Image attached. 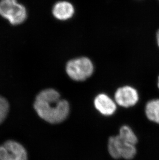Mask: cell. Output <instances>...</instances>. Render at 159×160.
I'll list each match as a JSON object with an SVG mask.
<instances>
[{
  "mask_svg": "<svg viewBox=\"0 0 159 160\" xmlns=\"http://www.w3.org/2000/svg\"><path fill=\"white\" fill-rule=\"evenodd\" d=\"M34 107L40 118L51 124L63 122L70 112L69 103L61 99L59 92L51 88L39 92L35 100Z\"/></svg>",
  "mask_w": 159,
  "mask_h": 160,
  "instance_id": "cell-1",
  "label": "cell"
},
{
  "mask_svg": "<svg viewBox=\"0 0 159 160\" xmlns=\"http://www.w3.org/2000/svg\"><path fill=\"white\" fill-rule=\"evenodd\" d=\"M66 71L68 75L72 80L82 82L92 75L94 71V66L89 58H79L68 62Z\"/></svg>",
  "mask_w": 159,
  "mask_h": 160,
  "instance_id": "cell-2",
  "label": "cell"
},
{
  "mask_svg": "<svg viewBox=\"0 0 159 160\" xmlns=\"http://www.w3.org/2000/svg\"><path fill=\"white\" fill-rule=\"evenodd\" d=\"M0 15L12 25H18L26 20L27 12L26 8L17 0H1Z\"/></svg>",
  "mask_w": 159,
  "mask_h": 160,
  "instance_id": "cell-3",
  "label": "cell"
},
{
  "mask_svg": "<svg viewBox=\"0 0 159 160\" xmlns=\"http://www.w3.org/2000/svg\"><path fill=\"white\" fill-rule=\"evenodd\" d=\"M108 149L110 156L115 159L131 160L134 158L137 152L135 145L123 141L118 135L110 137Z\"/></svg>",
  "mask_w": 159,
  "mask_h": 160,
  "instance_id": "cell-4",
  "label": "cell"
},
{
  "mask_svg": "<svg viewBox=\"0 0 159 160\" xmlns=\"http://www.w3.org/2000/svg\"><path fill=\"white\" fill-rule=\"evenodd\" d=\"M0 160H27V152L19 142L6 141L0 146Z\"/></svg>",
  "mask_w": 159,
  "mask_h": 160,
  "instance_id": "cell-5",
  "label": "cell"
},
{
  "mask_svg": "<svg viewBox=\"0 0 159 160\" xmlns=\"http://www.w3.org/2000/svg\"><path fill=\"white\" fill-rule=\"evenodd\" d=\"M115 101L119 106L125 108L137 104L139 95L136 89L130 86H124L117 89L115 93Z\"/></svg>",
  "mask_w": 159,
  "mask_h": 160,
  "instance_id": "cell-6",
  "label": "cell"
},
{
  "mask_svg": "<svg viewBox=\"0 0 159 160\" xmlns=\"http://www.w3.org/2000/svg\"><path fill=\"white\" fill-rule=\"evenodd\" d=\"M95 108L102 115L109 116L113 115L117 109L115 101L105 94H100L94 100Z\"/></svg>",
  "mask_w": 159,
  "mask_h": 160,
  "instance_id": "cell-7",
  "label": "cell"
},
{
  "mask_svg": "<svg viewBox=\"0 0 159 160\" xmlns=\"http://www.w3.org/2000/svg\"><path fill=\"white\" fill-rule=\"evenodd\" d=\"M53 15L57 19L66 20L72 17L75 12L74 6L67 1H60L56 3L52 9Z\"/></svg>",
  "mask_w": 159,
  "mask_h": 160,
  "instance_id": "cell-8",
  "label": "cell"
},
{
  "mask_svg": "<svg viewBox=\"0 0 159 160\" xmlns=\"http://www.w3.org/2000/svg\"><path fill=\"white\" fill-rule=\"evenodd\" d=\"M145 112L149 121L159 124V98L148 102L146 105Z\"/></svg>",
  "mask_w": 159,
  "mask_h": 160,
  "instance_id": "cell-9",
  "label": "cell"
},
{
  "mask_svg": "<svg viewBox=\"0 0 159 160\" xmlns=\"http://www.w3.org/2000/svg\"><path fill=\"white\" fill-rule=\"evenodd\" d=\"M118 135L123 141L132 145H135L138 142L137 135L127 125H123L120 128Z\"/></svg>",
  "mask_w": 159,
  "mask_h": 160,
  "instance_id": "cell-10",
  "label": "cell"
},
{
  "mask_svg": "<svg viewBox=\"0 0 159 160\" xmlns=\"http://www.w3.org/2000/svg\"><path fill=\"white\" fill-rule=\"evenodd\" d=\"M9 105L6 98L0 96V124L6 119L9 112Z\"/></svg>",
  "mask_w": 159,
  "mask_h": 160,
  "instance_id": "cell-11",
  "label": "cell"
},
{
  "mask_svg": "<svg viewBox=\"0 0 159 160\" xmlns=\"http://www.w3.org/2000/svg\"><path fill=\"white\" fill-rule=\"evenodd\" d=\"M157 42L158 46L159 47V30L157 33Z\"/></svg>",
  "mask_w": 159,
  "mask_h": 160,
  "instance_id": "cell-12",
  "label": "cell"
},
{
  "mask_svg": "<svg viewBox=\"0 0 159 160\" xmlns=\"http://www.w3.org/2000/svg\"><path fill=\"white\" fill-rule=\"evenodd\" d=\"M158 87L159 89V78H158Z\"/></svg>",
  "mask_w": 159,
  "mask_h": 160,
  "instance_id": "cell-13",
  "label": "cell"
}]
</instances>
